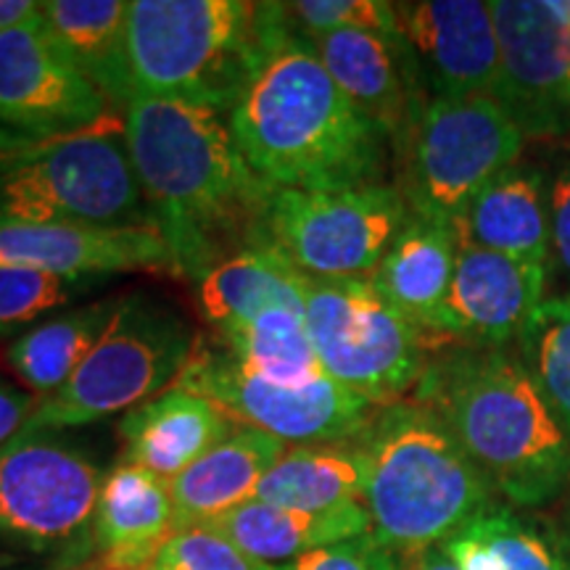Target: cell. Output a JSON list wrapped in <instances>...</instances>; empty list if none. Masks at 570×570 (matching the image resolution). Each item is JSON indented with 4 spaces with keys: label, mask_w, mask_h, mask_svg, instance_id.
<instances>
[{
    "label": "cell",
    "mask_w": 570,
    "mask_h": 570,
    "mask_svg": "<svg viewBox=\"0 0 570 570\" xmlns=\"http://www.w3.org/2000/svg\"><path fill=\"white\" fill-rule=\"evenodd\" d=\"M92 277H67L38 269H0V338L30 331L71 298L90 291Z\"/></svg>",
    "instance_id": "32"
},
{
    "label": "cell",
    "mask_w": 570,
    "mask_h": 570,
    "mask_svg": "<svg viewBox=\"0 0 570 570\" xmlns=\"http://www.w3.org/2000/svg\"><path fill=\"white\" fill-rule=\"evenodd\" d=\"M512 348L570 436V291L547 296Z\"/></svg>",
    "instance_id": "31"
},
{
    "label": "cell",
    "mask_w": 570,
    "mask_h": 570,
    "mask_svg": "<svg viewBox=\"0 0 570 570\" xmlns=\"http://www.w3.org/2000/svg\"><path fill=\"white\" fill-rule=\"evenodd\" d=\"M173 531L169 481L127 462L104 475L92 518V547L104 554L106 570H140Z\"/></svg>",
    "instance_id": "22"
},
{
    "label": "cell",
    "mask_w": 570,
    "mask_h": 570,
    "mask_svg": "<svg viewBox=\"0 0 570 570\" xmlns=\"http://www.w3.org/2000/svg\"><path fill=\"white\" fill-rule=\"evenodd\" d=\"M119 298H101L42 320L0 348V370L19 389L46 399L69 383L117 315Z\"/></svg>",
    "instance_id": "25"
},
{
    "label": "cell",
    "mask_w": 570,
    "mask_h": 570,
    "mask_svg": "<svg viewBox=\"0 0 570 570\" xmlns=\"http://www.w3.org/2000/svg\"><path fill=\"white\" fill-rule=\"evenodd\" d=\"M230 417L209 399L183 386L167 389L119 420L122 462L140 465L173 483L194 462L235 431Z\"/></svg>",
    "instance_id": "20"
},
{
    "label": "cell",
    "mask_w": 570,
    "mask_h": 570,
    "mask_svg": "<svg viewBox=\"0 0 570 570\" xmlns=\"http://www.w3.org/2000/svg\"><path fill=\"white\" fill-rule=\"evenodd\" d=\"M38 142H40L38 138L13 132V130H9V127L0 125V175H3L9 167H13L21 156L30 154Z\"/></svg>",
    "instance_id": "39"
},
{
    "label": "cell",
    "mask_w": 570,
    "mask_h": 570,
    "mask_svg": "<svg viewBox=\"0 0 570 570\" xmlns=\"http://www.w3.org/2000/svg\"><path fill=\"white\" fill-rule=\"evenodd\" d=\"M140 570H281L248 558L217 531L196 525L169 533L159 552Z\"/></svg>",
    "instance_id": "34"
},
{
    "label": "cell",
    "mask_w": 570,
    "mask_h": 570,
    "mask_svg": "<svg viewBox=\"0 0 570 570\" xmlns=\"http://www.w3.org/2000/svg\"><path fill=\"white\" fill-rule=\"evenodd\" d=\"M541 167H544L547 196H550L552 267H558L570 283V142L547 156V164Z\"/></svg>",
    "instance_id": "36"
},
{
    "label": "cell",
    "mask_w": 570,
    "mask_h": 570,
    "mask_svg": "<svg viewBox=\"0 0 570 570\" xmlns=\"http://www.w3.org/2000/svg\"><path fill=\"white\" fill-rule=\"evenodd\" d=\"M285 13H288L291 30L304 40L344 30L399 32L394 3H386V0H296V3H285Z\"/></svg>",
    "instance_id": "33"
},
{
    "label": "cell",
    "mask_w": 570,
    "mask_h": 570,
    "mask_svg": "<svg viewBox=\"0 0 570 570\" xmlns=\"http://www.w3.org/2000/svg\"><path fill=\"white\" fill-rule=\"evenodd\" d=\"M525 140L497 98H428L391 148L394 185L410 214L454 227L473 198L520 161Z\"/></svg>",
    "instance_id": "8"
},
{
    "label": "cell",
    "mask_w": 570,
    "mask_h": 570,
    "mask_svg": "<svg viewBox=\"0 0 570 570\" xmlns=\"http://www.w3.org/2000/svg\"><path fill=\"white\" fill-rule=\"evenodd\" d=\"M125 140L173 275L198 283L233 254L262 246L275 188L248 167L223 114L173 98H135Z\"/></svg>",
    "instance_id": "1"
},
{
    "label": "cell",
    "mask_w": 570,
    "mask_h": 570,
    "mask_svg": "<svg viewBox=\"0 0 570 570\" xmlns=\"http://www.w3.org/2000/svg\"><path fill=\"white\" fill-rule=\"evenodd\" d=\"M399 558L404 570H460L458 562L444 552V547H428V550L399 554Z\"/></svg>",
    "instance_id": "40"
},
{
    "label": "cell",
    "mask_w": 570,
    "mask_h": 570,
    "mask_svg": "<svg viewBox=\"0 0 570 570\" xmlns=\"http://www.w3.org/2000/svg\"><path fill=\"white\" fill-rule=\"evenodd\" d=\"M291 38L285 3L132 0L127 48L135 98H173L230 114Z\"/></svg>",
    "instance_id": "4"
},
{
    "label": "cell",
    "mask_w": 570,
    "mask_h": 570,
    "mask_svg": "<svg viewBox=\"0 0 570 570\" xmlns=\"http://www.w3.org/2000/svg\"><path fill=\"white\" fill-rule=\"evenodd\" d=\"M0 269L67 277L167 273L173 256L156 227H71L0 223Z\"/></svg>",
    "instance_id": "17"
},
{
    "label": "cell",
    "mask_w": 570,
    "mask_h": 570,
    "mask_svg": "<svg viewBox=\"0 0 570 570\" xmlns=\"http://www.w3.org/2000/svg\"><path fill=\"white\" fill-rule=\"evenodd\" d=\"M552 529H554V533H558V539H560V544H562V552H566V558L570 562V497L566 499V504H562L560 515L552 523Z\"/></svg>",
    "instance_id": "41"
},
{
    "label": "cell",
    "mask_w": 570,
    "mask_h": 570,
    "mask_svg": "<svg viewBox=\"0 0 570 570\" xmlns=\"http://www.w3.org/2000/svg\"><path fill=\"white\" fill-rule=\"evenodd\" d=\"M38 402V396L27 394L24 389L13 386L6 377H0V446L9 444L21 428L27 425Z\"/></svg>",
    "instance_id": "37"
},
{
    "label": "cell",
    "mask_w": 570,
    "mask_h": 570,
    "mask_svg": "<svg viewBox=\"0 0 570 570\" xmlns=\"http://www.w3.org/2000/svg\"><path fill=\"white\" fill-rule=\"evenodd\" d=\"M104 473L61 431H19L0 446V539L35 554L82 558Z\"/></svg>",
    "instance_id": "10"
},
{
    "label": "cell",
    "mask_w": 570,
    "mask_h": 570,
    "mask_svg": "<svg viewBox=\"0 0 570 570\" xmlns=\"http://www.w3.org/2000/svg\"><path fill=\"white\" fill-rule=\"evenodd\" d=\"M214 344L235 356L248 373L277 386H306L325 375L306 333L304 315L283 306H275L244 325L217 331Z\"/></svg>",
    "instance_id": "30"
},
{
    "label": "cell",
    "mask_w": 570,
    "mask_h": 570,
    "mask_svg": "<svg viewBox=\"0 0 570 570\" xmlns=\"http://www.w3.org/2000/svg\"><path fill=\"white\" fill-rule=\"evenodd\" d=\"M285 446H288L285 441L265 431L235 425L223 444L214 446L169 483L175 531L206 525L225 512L252 502Z\"/></svg>",
    "instance_id": "23"
},
{
    "label": "cell",
    "mask_w": 570,
    "mask_h": 570,
    "mask_svg": "<svg viewBox=\"0 0 570 570\" xmlns=\"http://www.w3.org/2000/svg\"><path fill=\"white\" fill-rule=\"evenodd\" d=\"M198 341L175 306L146 294L122 296L88 360L67 386L40 399L21 431H69L140 407L180 381Z\"/></svg>",
    "instance_id": "6"
},
{
    "label": "cell",
    "mask_w": 570,
    "mask_h": 570,
    "mask_svg": "<svg viewBox=\"0 0 570 570\" xmlns=\"http://www.w3.org/2000/svg\"><path fill=\"white\" fill-rule=\"evenodd\" d=\"M306 42L348 101L389 135L394 148L428 101L402 35L344 30Z\"/></svg>",
    "instance_id": "18"
},
{
    "label": "cell",
    "mask_w": 570,
    "mask_h": 570,
    "mask_svg": "<svg viewBox=\"0 0 570 570\" xmlns=\"http://www.w3.org/2000/svg\"><path fill=\"white\" fill-rule=\"evenodd\" d=\"M304 277L273 248H246L194 285L198 312L214 333L244 325L275 306L304 315Z\"/></svg>",
    "instance_id": "27"
},
{
    "label": "cell",
    "mask_w": 570,
    "mask_h": 570,
    "mask_svg": "<svg viewBox=\"0 0 570 570\" xmlns=\"http://www.w3.org/2000/svg\"><path fill=\"white\" fill-rule=\"evenodd\" d=\"M42 17V3L35 0H0V32L17 30Z\"/></svg>",
    "instance_id": "38"
},
{
    "label": "cell",
    "mask_w": 570,
    "mask_h": 570,
    "mask_svg": "<svg viewBox=\"0 0 570 570\" xmlns=\"http://www.w3.org/2000/svg\"><path fill=\"white\" fill-rule=\"evenodd\" d=\"M360 444L370 533L396 554L441 547L499 499L444 420L415 399L377 407Z\"/></svg>",
    "instance_id": "5"
},
{
    "label": "cell",
    "mask_w": 570,
    "mask_h": 570,
    "mask_svg": "<svg viewBox=\"0 0 570 570\" xmlns=\"http://www.w3.org/2000/svg\"><path fill=\"white\" fill-rule=\"evenodd\" d=\"M547 265L460 244L441 309L446 346H512L547 298Z\"/></svg>",
    "instance_id": "16"
},
{
    "label": "cell",
    "mask_w": 570,
    "mask_h": 570,
    "mask_svg": "<svg viewBox=\"0 0 570 570\" xmlns=\"http://www.w3.org/2000/svg\"><path fill=\"white\" fill-rule=\"evenodd\" d=\"M410 399L444 420L512 508L531 512L570 497V436L512 346L433 354Z\"/></svg>",
    "instance_id": "3"
},
{
    "label": "cell",
    "mask_w": 570,
    "mask_h": 570,
    "mask_svg": "<svg viewBox=\"0 0 570 570\" xmlns=\"http://www.w3.org/2000/svg\"><path fill=\"white\" fill-rule=\"evenodd\" d=\"M502 85L497 101L525 138L570 142V0H491Z\"/></svg>",
    "instance_id": "13"
},
{
    "label": "cell",
    "mask_w": 570,
    "mask_h": 570,
    "mask_svg": "<svg viewBox=\"0 0 570 570\" xmlns=\"http://www.w3.org/2000/svg\"><path fill=\"white\" fill-rule=\"evenodd\" d=\"M428 98H499L502 53L491 0H415L394 3Z\"/></svg>",
    "instance_id": "15"
},
{
    "label": "cell",
    "mask_w": 570,
    "mask_h": 570,
    "mask_svg": "<svg viewBox=\"0 0 570 570\" xmlns=\"http://www.w3.org/2000/svg\"><path fill=\"white\" fill-rule=\"evenodd\" d=\"M111 117V104L46 19L0 32V125L51 140L92 130Z\"/></svg>",
    "instance_id": "14"
},
{
    "label": "cell",
    "mask_w": 570,
    "mask_h": 570,
    "mask_svg": "<svg viewBox=\"0 0 570 570\" xmlns=\"http://www.w3.org/2000/svg\"><path fill=\"white\" fill-rule=\"evenodd\" d=\"M206 529L233 541L248 558L281 568L320 547L370 533V515L365 504L315 515L252 499L206 523Z\"/></svg>",
    "instance_id": "24"
},
{
    "label": "cell",
    "mask_w": 570,
    "mask_h": 570,
    "mask_svg": "<svg viewBox=\"0 0 570 570\" xmlns=\"http://www.w3.org/2000/svg\"><path fill=\"white\" fill-rule=\"evenodd\" d=\"M458 252L460 238L452 225H439L410 214L407 225L399 230L381 265L370 275L377 294L420 333L431 356L449 348L441 336V309Z\"/></svg>",
    "instance_id": "19"
},
{
    "label": "cell",
    "mask_w": 570,
    "mask_h": 570,
    "mask_svg": "<svg viewBox=\"0 0 570 570\" xmlns=\"http://www.w3.org/2000/svg\"><path fill=\"white\" fill-rule=\"evenodd\" d=\"M227 125L248 167L275 190H344L386 183L391 140L294 35L269 56Z\"/></svg>",
    "instance_id": "2"
},
{
    "label": "cell",
    "mask_w": 570,
    "mask_h": 570,
    "mask_svg": "<svg viewBox=\"0 0 570 570\" xmlns=\"http://www.w3.org/2000/svg\"><path fill=\"white\" fill-rule=\"evenodd\" d=\"M304 323L320 367L375 407L410 399L431 354L370 277H304Z\"/></svg>",
    "instance_id": "9"
},
{
    "label": "cell",
    "mask_w": 570,
    "mask_h": 570,
    "mask_svg": "<svg viewBox=\"0 0 570 570\" xmlns=\"http://www.w3.org/2000/svg\"><path fill=\"white\" fill-rule=\"evenodd\" d=\"M454 230L465 246L552 267L544 167L523 159L512 164L473 198Z\"/></svg>",
    "instance_id": "21"
},
{
    "label": "cell",
    "mask_w": 570,
    "mask_h": 570,
    "mask_svg": "<svg viewBox=\"0 0 570 570\" xmlns=\"http://www.w3.org/2000/svg\"><path fill=\"white\" fill-rule=\"evenodd\" d=\"M175 386L196 391L217 404L233 423L265 431L285 444L360 439L377 410L327 375L306 386H277L248 373L214 341H198L194 360Z\"/></svg>",
    "instance_id": "12"
},
{
    "label": "cell",
    "mask_w": 570,
    "mask_h": 570,
    "mask_svg": "<svg viewBox=\"0 0 570 570\" xmlns=\"http://www.w3.org/2000/svg\"><path fill=\"white\" fill-rule=\"evenodd\" d=\"M441 547L460 570H570L552 523L504 499L491 502Z\"/></svg>",
    "instance_id": "29"
},
{
    "label": "cell",
    "mask_w": 570,
    "mask_h": 570,
    "mask_svg": "<svg viewBox=\"0 0 570 570\" xmlns=\"http://www.w3.org/2000/svg\"><path fill=\"white\" fill-rule=\"evenodd\" d=\"M0 223L71 227H154L125 125L40 140L0 175Z\"/></svg>",
    "instance_id": "7"
},
{
    "label": "cell",
    "mask_w": 570,
    "mask_h": 570,
    "mask_svg": "<svg viewBox=\"0 0 570 570\" xmlns=\"http://www.w3.org/2000/svg\"><path fill=\"white\" fill-rule=\"evenodd\" d=\"M125 0H46L42 19L111 109L135 101Z\"/></svg>",
    "instance_id": "28"
},
{
    "label": "cell",
    "mask_w": 570,
    "mask_h": 570,
    "mask_svg": "<svg viewBox=\"0 0 570 570\" xmlns=\"http://www.w3.org/2000/svg\"><path fill=\"white\" fill-rule=\"evenodd\" d=\"M367 458L360 439L291 444L259 483L254 499L298 512H336L365 504Z\"/></svg>",
    "instance_id": "26"
},
{
    "label": "cell",
    "mask_w": 570,
    "mask_h": 570,
    "mask_svg": "<svg viewBox=\"0 0 570 570\" xmlns=\"http://www.w3.org/2000/svg\"><path fill=\"white\" fill-rule=\"evenodd\" d=\"M407 219L410 209L394 183L275 190L262 223V246L309 277H370Z\"/></svg>",
    "instance_id": "11"
},
{
    "label": "cell",
    "mask_w": 570,
    "mask_h": 570,
    "mask_svg": "<svg viewBox=\"0 0 570 570\" xmlns=\"http://www.w3.org/2000/svg\"><path fill=\"white\" fill-rule=\"evenodd\" d=\"M281 570H404L402 558L373 533L336 541L302 554V558L281 566Z\"/></svg>",
    "instance_id": "35"
}]
</instances>
